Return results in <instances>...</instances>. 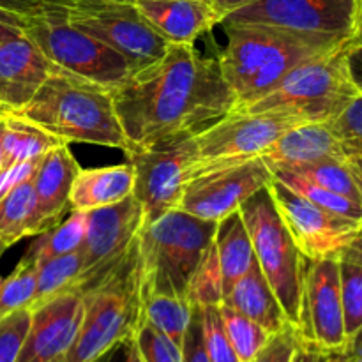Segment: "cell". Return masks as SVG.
<instances>
[{
    "label": "cell",
    "mask_w": 362,
    "mask_h": 362,
    "mask_svg": "<svg viewBox=\"0 0 362 362\" xmlns=\"http://www.w3.org/2000/svg\"><path fill=\"white\" fill-rule=\"evenodd\" d=\"M126 346H127V356H126V362H141V361H140V357L136 356V352H134L133 345H131L129 341L126 343Z\"/></svg>",
    "instance_id": "obj_53"
},
{
    "label": "cell",
    "mask_w": 362,
    "mask_h": 362,
    "mask_svg": "<svg viewBox=\"0 0 362 362\" xmlns=\"http://www.w3.org/2000/svg\"><path fill=\"white\" fill-rule=\"evenodd\" d=\"M331 127L341 141L345 158L362 156V95L357 94L350 105L331 120Z\"/></svg>",
    "instance_id": "obj_38"
},
{
    "label": "cell",
    "mask_w": 362,
    "mask_h": 362,
    "mask_svg": "<svg viewBox=\"0 0 362 362\" xmlns=\"http://www.w3.org/2000/svg\"><path fill=\"white\" fill-rule=\"evenodd\" d=\"M346 165H349L350 172H352L354 180H356V186L359 189L361 200H362V156H354V158L346 159Z\"/></svg>",
    "instance_id": "obj_49"
},
{
    "label": "cell",
    "mask_w": 362,
    "mask_h": 362,
    "mask_svg": "<svg viewBox=\"0 0 362 362\" xmlns=\"http://www.w3.org/2000/svg\"><path fill=\"white\" fill-rule=\"evenodd\" d=\"M219 311H221L226 334H228L230 343H232L239 361L251 362L255 359V356L260 352L262 346L265 345V341L271 338V332L265 331L260 324L244 317L243 313L226 306V304H221Z\"/></svg>",
    "instance_id": "obj_32"
},
{
    "label": "cell",
    "mask_w": 362,
    "mask_h": 362,
    "mask_svg": "<svg viewBox=\"0 0 362 362\" xmlns=\"http://www.w3.org/2000/svg\"><path fill=\"white\" fill-rule=\"evenodd\" d=\"M64 141L53 136L37 124L16 115L7 113L4 117V168L25 161H35L48 154Z\"/></svg>",
    "instance_id": "obj_25"
},
{
    "label": "cell",
    "mask_w": 362,
    "mask_h": 362,
    "mask_svg": "<svg viewBox=\"0 0 362 362\" xmlns=\"http://www.w3.org/2000/svg\"><path fill=\"white\" fill-rule=\"evenodd\" d=\"M81 296L83 322L64 362H101L129 341L141 317L136 258Z\"/></svg>",
    "instance_id": "obj_7"
},
{
    "label": "cell",
    "mask_w": 362,
    "mask_h": 362,
    "mask_svg": "<svg viewBox=\"0 0 362 362\" xmlns=\"http://www.w3.org/2000/svg\"><path fill=\"white\" fill-rule=\"evenodd\" d=\"M141 226L144 209L133 194L119 204L87 212V230L80 247L81 267L74 290L88 292L131 264L136 258Z\"/></svg>",
    "instance_id": "obj_10"
},
{
    "label": "cell",
    "mask_w": 362,
    "mask_h": 362,
    "mask_svg": "<svg viewBox=\"0 0 362 362\" xmlns=\"http://www.w3.org/2000/svg\"><path fill=\"white\" fill-rule=\"evenodd\" d=\"M202 336L211 362H240L226 334L219 306H200Z\"/></svg>",
    "instance_id": "obj_37"
},
{
    "label": "cell",
    "mask_w": 362,
    "mask_h": 362,
    "mask_svg": "<svg viewBox=\"0 0 362 362\" xmlns=\"http://www.w3.org/2000/svg\"><path fill=\"white\" fill-rule=\"evenodd\" d=\"M182 362H211L205 352L204 336H202L200 306L193 308V317H191L186 336H184Z\"/></svg>",
    "instance_id": "obj_41"
},
{
    "label": "cell",
    "mask_w": 362,
    "mask_h": 362,
    "mask_svg": "<svg viewBox=\"0 0 362 362\" xmlns=\"http://www.w3.org/2000/svg\"><path fill=\"white\" fill-rule=\"evenodd\" d=\"M218 223L175 209L138 233L136 271L141 296L165 293L187 299L191 279L214 240Z\"/></svg>",
    "instance_id": "obj_4"
},
{
    "label": "cell",
    "mask_w": 362,
    "mask_h": 362,
    "mask_svg": "<svg viewBox=\"0 0 362 362\" xmlns=\"http://www.w3.org/2000/svg\"><path fill=\"white\" fill-rule=\"evenodd\" d=\"M85 315L83 296L59 293L30 308V325L16 362H64L76 341Z\"/></svg>",
    "instance_id": "obj_17"
},
{
    "label": "cell",
    "mask_w": 362,
    "mask_h": 362,
    "mask_svg": "<svg viewBox=\"0 0 362 362\" xmlns=\"http://www.w3.org/2000/svg\"><path fill=\"white\" fill-rule=\"evenodd\" d=\"M80 165L69 144H62L45 154L32 175L35 191V235L59 225L71 211L69 197ZM34 235V237H35Z\"/></svg>",
    "instance_id": "obj_19"
},
{
    "label": "cell",
    "mask_w": 362,
    "mask_h": 362,
    "mask_svg": "<svg viewBox=\"0 0 362 362\" xmlns=\"http://www.w3.org/2000/svg\"><path fill=\"white\" fill-rule=\"evenodd\" d=\"M112 95L129 151L198 133L235 110L216 53L202 55L194 45L170 42L158 60L113 87Z\"/></svg>",
    "instance_id": "obj_1"
},
{
    "label": "cell",
    "mask_w": 362,
    "mask_h": 362,
    "mask_svg": "<svg viewBox=\"0 0 362 362\" xmlns=\"http://www.w3.org/2000/svg\"><path fill=\"white\" fill-rule=\"evenodd\" d=\"M239 211L250 232L258 267L278 297L286 320L299 331L308 258L276 211L269 186L247 198Z\"/></svg>",
    "instance_id": "obj_5"
},
{
    "label": "cell",
    "mask_w": 362,
    "mask_h": 362,
    "mask_svg": "<svg viewBox=\"0 0 362 362\" xmlns=\"http://www.w3.org/2000/svg\"><path fill=\"white\" fill-rule=\"evenodd\" d=\"M205 2H212V4H214V0H205Z\"/></svg>",
    "instance_id": "obj_57"
},
{
    "label": "cell",
    "mask_w": 362,
    "mask_h": 362,
    "mask_svg": "<svg viewBox=\"0 0 362 362\" xmlns=\"http://www.w3.org/2000/svg\"><path fill=\"white\" fill-rule=\"evenodd\" d=\"M324 362H357V361L352 359V357L345 352H332L325 356Z\"/></svg>",
    "instance_id": "obj_50"
},
{
    "label": "cell",
    "mask_w": 362,
    "mask_h": 362,
    "mask_svg": "<svg viewBox=\"0 0 362 362\" xmlns=\"http://www.w3.org/2000/svg\"><path fill=\"white\" fill-rule=\"evenodd\" d=\"M4 115H7V110L0 105V117H4Z\"/></svg>",
    "instance_id": "obj_56"
},
{
    "label": "cell",
    "mask_w": 362,
    "mask_h": 362,
    "mask_svg": "<svg viewBox=\"0 0 362 362\" xmlns=\"http://www.w3.org/2000/svg\"><path fill=\"white\" fill-rule=\"evenodd\" d=\"M339 262H346V264L361 265L362 267V230L343 247V251L339 253Z\"/></svg>",
    "instance_id": "obj_46"
},
{
    "label": "cell",
    "mask_w": 362,
    "mask_h": 362,
    "mask_svg": "<svg viewBox=\"0 0 362 362\" xmlns=\"http://www.w3.org/2000/svg\"><path fill=\"white\" fill-rule=\"evenodd\" d=\"M64 20L99 39L131 64L133 71L158 60L170 42L145 21L134 0H45Z\"/></svg>",
    "instance_id": "obj_9"
},
{
    "label": "cell",
    "mask_w": 362,
    "mask_h": 362,
    "mask_svg": "<svg viewBox=\"0 0 362 362\" xmlns=\"http://www.w3.org/2000/svg\"><path fill=\"white\" fill-rule=\"evenodd\" d=\"M6 250H7V247H6V246H4V243H2V240H0V258H2L4 251H6Z\"/></svg>",
    "instance_id": "obj_55"
},
{
    "label": "cell",
    "mask_w": 362,
    "mask_h": 362,
    "mask_svg": "<svg viewBox=\"0 0 362 362\" xmlns=\"http://www.w3.org/2000/svg\"><path fill=\"white\" fill-rule=\"evenodd\" d=\"M361 11L362 0H253L223 16L219 25H269L352 42Z\"/></svg>",
    "instance_id": "obj_13"
},
{
    "label": "cell",
    "mask_w": 362,
    "mask_h": 362,
    "mask_svg": "<svg viewBox=\"0 0 362 362\" xmlns=\"http://www.w3.org/2000/svg\"><path fill=\"white\" fill-rule=\"evenodd\" d=\"M187 300L193 306H221L223 304V274L214 240L191 279Z\"/></svg>",
    "instance_id": "obj_33"
},
{
    "label": "cell",
    "mask_w": 362,
    "mask_h": 362,
    "mask_svg": "<svg viewBox=\"0 0 362 362\" xmlns=\"http://www.w3.org/2000/svg\"><path fill=\"white\" fill-rule=\"evenodd\" d=\"M345 48L296 67L269 94L239 112H279L303 122H331L357 95L346 73Z\"/></svg>",
    "instance_id": "obj_6"
},
{
    "label": "cell",
    "mask_w": 362,
    "mask_h": 362,
    "mask_svg": "<svg viewBox=\"0 0 362 362\" xmlns=\"http://www.w3.org/2000/svg\"><path fill=\"white\" fill-rule=\"evenodd\" d=\"M35 191L32 179L18 184L0 198V240L11 247L25 237L35 235Z\"/></svg>",
    "instance_id": "obj_27"
},
{
    "label": "cell",
    "mask_w": 362,
    "mask_h": 362,
    "mask_svg": "<svg viewBox=\"0 0 362 362\" xmlns=\"http://www.w3.org/2000/svg\"><path fill=\"white\" fill-rule=\"evenodd\" d=\"M134 173L127 163L113 166L78 170L76 179L71 187V211L90 212L95 209L119 204L133 194Z\"/></svg>",
    "instance_id": "obj_22"
},
{
    "label": "cell",
    "mask_w": 362,
    "mask_h": 362,
    "mask_svg": "<svg viewBox=\"0 0 362 362\" xmlns=\"http://www.w3.org/2000/svg\"><path fill=\"white\" fill-rule=\"evenodd\" d=\"M221 27L226 42L216 57L235 98V110L264 98L296 67L349 45L269 25L230 23Z\"/></svg>",
    "instance_id": "obj_2"
},
{
    "label": "cell",
    "mask_w": 362,
    "mask_h": 362,
    "mask_svg": "<svg viewBox=\"0 0 362 362\" xmlns=\"http://www.w3.org/2000/svg\"><path fill=\"white\" fill-rule=\"evenodd\" d=\"M299 124L304 122L288 113H255L233 110L228 115L194 134L197 163L191 177L205 170L258 158L285 131Z\"/></svg>",
    "instance_id": "obj_12"
},
{
    "label": "cell",
    "mask_w": 362,
    "mask_h": 362,
    "mask_svg": "<svg viewBox=\"0 0 362 362\" xmlns=\"http://www.w3.org/2000/svg\"><path fill=\"white\" fill-rule=\"evenodd\" d=\"M325 356H327V354L322 352V350L317 349L315 345L300 341L299 349H297L292 362H324Z\"/></svg>",
    "instance_id": "obj_47"
},
{
    "label": "cell",
    "mask_w": 362,
    "mask_h": 362,
    "mask_svg": "<svg viewBox=\"0 0 362 362\" xmlns=\"http://www.w3.org/2000/svg\"><path fill=\"white\" fill-rule=\"evenodd\" d=\"M53 64L25 32L0 45V105L7 113L23 108L39 90Z\"/></svg>",
    "instance_id": "obj_18"
},
{
    "label": "cell",
    "mask_w": 362,
    "mask_h": 362,
    "mask_svg": "<svg viewBox=\"0 0 362 362\" xmlns=\"http://www.w3.org/2000/svg\"><path fill=\"white\" fill-rule=\"evenodd\" d=\"M193 304L187 299L165 293L141 296V318L182 346L187 325L193 317Z\"/></svg>",
    "instance_id": "obj_28"
},
{
    "label": "cell",
    "mask_w": 362,
    "mask_h": 362,
    "mask_svg": "<svg viewBox=\"0 0 362 362\" xmlns=\"http://www.w3.org/2000/svg\"><path fill=\"white\" fill-rule=\"evenodd\" d=\"M6 117V115H4ZM4 117H0V170H2L4 166V145H2V140H4Z\"/></svg>",
    "instance_id": "obj_54"
},
{
    "label": "cell",
    "mask_w": 362,
    "mask_h": 362,
    "mask_svg": "<svg viewBox=\"0 0 362 362\" xmlns=\"http://www.w3.org/2000/svg\"><path fill=\"white\" fill-rule=\"evenodd\" d=\"M359 346H362V327H361V331L357 332L352 339H350L349 346H346L345 352H349V350H354V349H359Z\"/></svg>",
    "instance_id": "obj_51"
},
{
    "label": "cell",
    "mask_w": 362,
    "mask_h": 362,
    "mask_svg": "<svg viewBox=\"0 0 362 362\" xmlns=\"http://www.w3.org/2000/svg\"><path fill=\"white\" fill-rule=\"evenodd\" d=\"M269 166H293L325 158L346 159L341 141L329 122H304L290 127L262 154Z\"/></svg>",
    "instance_id": "obj_21"
},
{
    "label": "cell",
    "mask_w": 362,
    "mask_h": 362,
    "mask_svg": "<svg viewBox=\"0 0 362 362\" xmlns=\"http://www.w3.org/2000/svg\"><path fill=\"white\" fill-rule=\"evenodd\" d=\"M194 134H175L126 152L134 173L133 197L144 209V225L180 207L197 163Z\"/></svg>",
    "instance_id": "obj_11"
},
{
    "label": "cell",
    "mask_w": 362,
    "mask_h": 362,
    "mask_svg": "<svg viewBox=\"0 0 362 362\" xmlns=\"http://www.w3.org/2000/svg\"><path fill=\"white\" fill-rule=\"evenodd\" d=\"M253 2V0H214V7L216 11L219 13V16H226L228 13H232V11L239 9V7L246 6V4ZM221 23V21H219Z\"/></svg>",
    "instance_id": "obj_48"
},
{
    "label": "cell",
    "mask_w": 362,
    "mask_h": 362,
    "mask_svg": "<svg viewBox=\"0 0 362 362\" xmlns=\"http://www.w3.org/2000/svg\"><path fill=\"white\" fill-rule=\"evenodd\" d=\"M223 304L233 308L260 324L271 334L281 331L286 324H290L285 317L278 297L272 292L271 285L262 274L258 264H255L228 292L223 297Z\"/></svg>",
    "instance_id": "obj_23"
},
{
    "label": "cell",
    "mask_w": 362,
    "mask_h": 362,
    "mask_svg": "<svg viewBox=\"0 0 362 362\" xmlns=\"http://www.w3.org/2000/svg\"><path fill=\"white\" fill-rule=\"evenodd\" d=\"M214 247L221 267L223 297H225V293L257 264L253 243L240 211L232 212L218 223Z\"/></svg>",
    "instance_id": "obj_24"
},
{
    "label": "cell",
    "mask_w": 362,
    "mask_h": 362,
    "mask_svg": "<svg viewBox=\"0 0 362 362\" xmlns=\"http://www.w3.org/2000/svg\"><path fill=\"white\" fill-rule=\"evenodd\" d=\"M299 336L325 354L345 352L349 346L338 258L308 260Z\"/></svg>",
    "instance_id": "obj_16"
},
{
    "label": "cell",
    "mask_w": 362,
    "mask_h": 362,
    "mask_svg": "<svg viewBox=\"0 0 362 362\" xmlns=\"http://www.w3.org/2000/svg\"><path fill=\"white\" fill-rule=\"evenodd\" d=\"M23 18L0 9V45L23 32Z\"/></svg>",
    "instance_id": "obj_44"
},
{
    "label": "cell",
    "mask_w": 362,
    "mask_h": 362,
    "mask_svg": "<svg viewBox=\"0 0 362 362\" xmlns=\"http://www.w3.org/2000/svg\"><path fill=\"white\" fill-rule=\"evenodd\" d=\"M269 189L276 211L308 260L339 258L343 247L362 230V223L324 211L278 179H272Z\"/></svg>",
    "instance_id": "obj_15"
},
{
    "label": "cell",
    "mask_w": 362,
    "mask_h": 362,
    "mask_svg": "<svg viewBox=\"0 0 362 362\" xmlns=\"http://www.w3.org/2000/svg\"><path fill=\"white\" fill-rule=\"evenodd\" d=\"M345 66L357 94L362 95V45L350 42L345 48Z\"/></svg>",
    "instance_id": "obj_43"
},
{
    "label": "cell",
    "mask_w": 362,
    "mask_h": 362,
    "mask_svg": "<svg viewBox=\"0 0 362 362\" xmlns=\"http://www.w3.org/2000/svg\"><path fill=\"white\" fill-rule=\"evenodd\" d=\"M39 161H41V159H35V161L18 163V165L9 166V168L0 170V198L6 197V194L9 193L13 187L18 186V184L32 179V175H34Z\"/></svg>",
    "instance_id": "obj_42"
},
{
    "label": "cell",
    "mask_w": 362,
    "mask_h": 362,
    "mask_svg": "<svg viewBox=\"0 0 362 362\" xmlns=\"http://www.w3.org/2000/svg\"><path fill=\"white\" fill-rule=\"evenodd\" d=\"M42 7V0H0V9L18 16H32L39 13Z\"/></svg>",
    "instance_id": "obj_45"
},
{
    "label": "cell",
    "mask_w": 362,
    "mask_h": 362,
    "mask_svg": "<svg viewBox=\"0 0 362 362\" xmlns=\"http://www.w3.org/2000/svg\"><path fill=\"white\" fill-rule=\"evenodd\" d=\"M35 296V267L20 260L9 276H0V318L30 308Z\"/></svg>",
    "instance_id": "obj_35"
},
{
    "label": "cell",
    "mask_w": 362,
    "mask_h": 362,
    "mask_svg": "<svg viewBox=\"0 0 362 362\" xmlns=\"http://www.w3.org/2000/svg\"><path fill=\"white\" fill-rule=\"evenodd\" d=\"M23 32L53 66L108 88L117 87L133 73L120 53L73 27L45 0L39 13L23 18Z\"/></svg>",
    "instance_id": "obj_8"
},
{
    "label": "cell",
    "mask_w": 362,
    "mask_h": 362,
    "mask_svg": "<svg viewBox=\"0 0 362 362\" xmlns=\"http://www.w3.org/2000/svg\"><path fill=\"white\" fill-rule=\"evenodd\" d=\"M16 115L37 124L64 144L129 151L113 105L112 88L53 66L34 98Z\"/></svg>",
    "instance_id": "obj_3"
},
{
    "label": "cell",
    "mask_w": 362,
    "mask_h": 362,
    "mask_svg": "<svg viewBox=\"0 0 362 362\" xmlns=\"http://www.w3.org/2000/svg\"><path fill=\"white\" fill-rule=\"evenodd\" d=\"M271 166L262 156L205 170L191 177L180 200V211L204 221L219 223L272 182Z\"/></svg>",
    "instance_id": "obj_14"
},
{
    "label": "cell",
    "mask_w": 362,
    "mask_h": 362,
    "mask_svg": "<svg viewBox=\"0 0 362 362\" xmlns=\"http://www.w3.org/2000/svg\"><path fill=\"white\" fill-rule=\"evenodd\" d=\"M85 230H87V212L71 211V214L59 225L37 233L21 260L37 267L42 262L78 251L85 239Z\"/></svg>",
    "instance_id": "obj_26"
},
{
    "label": "cell",
    "mask_w": 362,
    "mask_h": 362,
    "mask_svg": "<svg viewBox=\"0 0 362 362\" xmlns=\"http://www.w3.org/2000/svg\"><path fill=\"white\" fill-rule=\"evenodd\" d=\"M272 168L290 170V172L297 173V175L325 187V189H331L334 193L343 194V197L350 198L356 204L362 205L359 189H357L352 172H350L349 165H346V159L325 158L318 159V161L303 163V165L272 166Z\"/></svg>",
    "instance_id": "obj_30"
},
{
    "label": "cell",
    "mask_w": 362,
    "mask_h": 362,
    "mask_svg": "<svg viewBox=\"0 0 362 362\" xmlns=\"http://www.w3.org/2000/svg\"><path fill=\"white\" fill-rule=\"evenodd\" d=\"M134 6L161 37L175 45H194L221 21L214 4L205 0H134Z\"/></svg>",
    "instance_id": "obj_20"
},
{
    "label": "cell",
    "mask_w": 362,
    "mask_h": 362,
    "mask_svg": "<svg viewBox=\"0 0 362 362\" xmlns=\"http://www.w3.org/2000/svg\"><path fill=\"white\" fill-rule=\"evenodd\" d=\"M271 170L274 179H278L279 182H283L285 186H288L290 189L299 193L300 197L310 200L311 204L318 205L320 209L332 212V214L341 216V218H349V219H354V221L362 223V205L356 204V202H352L350 198L334 193V191L331 189H325V187L311 182V180L304 179V177L290 172V170H285V168H271Z\"/></svg>",
    "instance_id": "obj_31"
},
{
    "label": "cell",
    "mask_w": 362,
    "mask_h": 362,
    "mask_svg": "<svg viewBox=\"0 0 362 362\" xmlns=\"http://www.w3.org/2000/svg\"><path fill=\"white\" fill-rule=\"evenodd\" d=\"M30 325V308L0 318V362H16Z\"/></svg>",
    "instance_id": "obj_39"
},
{
    "label": "cell",
    "mask_w": 362,
    "mask_h": 362,
    "mask_svg": "<svg viewBox=\"0 0 362 362\" xmlns=\"http://www.w3.org/2000/svg\"><path fill=\"white\" fill-rule=\"evenodd\" d=\"M129 343L141 362H182V346L140 317Z\"/></svg>",
    "instance_id": "obj_34"
},
{
    "label": "cell",
    "mask_w": 362,
    "mask_h": 362,
    "mask_svg": "<svg viewBox=\"0 0 362 362\" xmlns=\"http://www.w3.org/2000/svg\"><path fill=\"white\" fill-rule=\"evenodd\" d=\"M339 285H341L345 332L350 339L362 327V267L339 262Z\"/></svg>",
    "instance_id": "obj_36"
},
{
    "label": "cell",
    "mask_w": 362,
    "mask_h": 362,
    "mask_svg": "<svg viewBox=\"0 0 362 362\" xmlns=\"http://www.w3.org/2000/svg\"><path fill=\"white\" fill-rule=\"evenodd\" d=\"M80 267V250L39 264L35 267V296L30 308L37 306L59 293L67 292V290H74Z\"/></svg>",
    "instance_id": "obj_29"
},
{
    "label": "cell",
    "mask_w": 362,
    "mask_h": 362,
    "mask_svg": "<svg viewBox=\"0 0 362 362\" xmlns=\"http://www.w3.org/2000/svg\"><path fill=\"white\" fill-rule=\"evenodd\" d=\"M299 345V331L292 324H286L281 331L271 334L251 362H292Z\"/></svg>",
    "instance_id": "obj_40"
},
{
    "label": "cell",
    "mask_w": 362,
    "mask_h": 362,
    "mask_svg": "<svg viewBox=\"0 0 362 362\" xmlns=\"http://www.w3.org/2000/svg\"><path fill=\"white\" fill-rule=\"evenodd\" d=\"M352 42H356V45H362V11H361L359 21H357V28H356V34H354L352 37Z\"/></svg>",
    "instance_id": "obj_52"
}]
</instances>
